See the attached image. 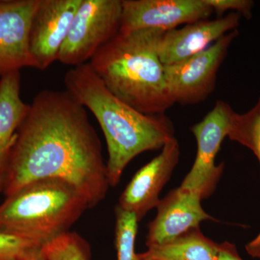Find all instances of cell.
Masks as SVG:
<instances>
[{"instance_id":"5bb4252c","label":"cell","mask_w":260,"mask_h":260,"mask_svg":"<svg viewBox=\"0 0 260 260\" xmlns=\"http://www.w3.org/2000/svg\"><path fill=\"white\" fill-rule=\"evenodd\" d=\"M20 70L0 76V172L4 170L16 133L28 115L30 105L20 98Z\"/></svg>"},{"instance_id":"8fae6325","label":"cell","mask_w":260,"mask_h":260,"mask_svg":"<svg viewBox=\"0 0 260 260\" xmlns=\"http://www.w3.org/2000/svg\"><path fill=\"white\" fill-rule=\"evenodd\" d=\"M201 195L179 186L160 200L158 213L148 225L146 246L160 245L191 229L200 227L203 220H215L202 208Z\"/></svg>"},{"instance_id":"3957f363","label":"cell","mask_w":260,"mask_h":260,"mask_svg":"<svg viewBox=\"0 0 260 260\" xmlns=\"http://www.w3.org/2000/svg\"><path fill=\"white\" fill-rule=\"evenodd\" d=\"M165 32H119L89 63L115 96L148 115L164 114L174 104L157 53V44Z\"/></svg>"},{"instance_id":"7a4b0ae2","label":"cell","mask_w":260,"mask_h":260,"mask_svg":"<svg viewBox=\"0 0 260 260\" xmlns=\"http://www.w3.org/2000/svg\"><path fill=\"white\" fill-rule=\"evenodd\" d=\"M66 90L96 118L107 140L109 186L119 184L133 159L143 152L159 150L175 138L172 121L165 114L148 115L115 96L89 63L68 70Z\"/></svg>"},{"instance_id":"277c9868","label":"cell","mask_w":260,"mask_h":260,"mask_svg":"<svg viewBox=\"0 0 260 260\" xmlns=\"http://www.w3.org/2000/svg\"><path fill=\"white\" fill-rule=\"evenodd\" d=\"M88 203L74 186L59 179L27 184L0 205V232L45 244L78 220Z\"/></svg>"},{"instance_id":"cb8c5ba5","label":"cell","mask_w":260,"mask_h":260,"mask_svg":"<svg viewBox=\"0 0 260 260\" xmlns=\"http://www.w3.org/2000/svg\"><path fill=\"white\" fill-rule=\"evenodd\" d=\"M138 260H139V259H138Z\"/></svg>"},{"instance_id":"2e32d148","label":"cell","mask_w":260,"mask_h":260,"mask_svg":"<svg viewBox=\"0 0 260 260\" xmlns=\"http://www.w3.org/2000/svg\"><path fill=\"white\" fill-rule=\"evenodd\" d=\"M228 138L251 150L260 164V97L247 112L233 113ZM245 249L251 257L260 259V232L246 244Z\"/></svg>"},{"instance_id":"9c48e42d","label":"cell","mask_w":260,"mask_h":260,"mask_svg":"<svg viewBox=\"0 0 260 260\" xmlns=\"http://www.w3.org/2000/svg\"><path fill=\"white\" fill-rule=\"evenodd\" d=\"M82 0H39L29 32V51L35 68L57 60Z\"/></svg>"},{"instance_id":"52a82bcc","label":"cell","mask_w":260,"mask_h":260,"mask_svg":"<svg viewBox=\"0 0 260 260\" xmlns=\"http://www.w3.org/2000/svg\"><path fill=\"white\" fill-rule=\"evenodd\" d=\"M234 112L226 102L217 101L204 119L191 128L198 145L196 158L180 186L198 191L203 200L213 194L223 173V162L216 165L215 158L229 134Z\"/></svg>"},{"instance_id":"8992f818","label":"cell","mask_w":260,"mask_h":260,"mask_svg":"<svg viewBox=\"0 0 260 260\" xmlns=\"http://www.w3.org/2000/svg\"><path fill=\"white\" fill-rule=\"evenodd\" d=\"M238 34L237 30L229 32L204 51L164 66L168 90L174 104H198L213 93L218 70Z\"/></svg>"},{"instance_id":"603a6c76","label":"cell","mask_w":260,"mask_h":260,"mask_svg":"<svg viewBox=\"0 0 260 260\" xmlns=\"http://www.w3.org/2000/svg\"><path fill=\"white\" fill-rule=\"evenodd\" d=\"M4 189V175L3 173L0 172V191H3Z\"/></svg>"},{"instance_id":"ac0fdd59","label":"cell","mask_w":260,"mask_h":260,"mask_svg":"<svg viewBox=\"0 0 260 260\" xmlns=\"http://www.w3.org/2000/svg\"><path fill=\"white\" fill-rule=\"evenodd\" d=\"M138 220L134 213L116 208V249L117 260H138L135 244Z\"/></svg>"},{"instance_id":"ba28073f","label":"cell","mask_w":260,"mask_h":260,"mask_svg":"<svg viewBox=\"0 0 260 260\" xmlns=\"http://www.w3.org/2000/svg\"><path fill=\"white\" fill-rule=\"evenodd\" d=\"M119 32L157 29L164 31L207 20L213 13L205 0H121Z\"/></svg>"},{"instance_id":"6da1fadb","label":"cell","mask_w":260,"mask_h":260,"mask_svg":"<svg viewBox=\"0 0 260 260\" xmlns=\"http://www.w3.org/2000/svg\"><path fill=\"white\" fill-rule=\"evenodd\" d=\"M3 175L6 197L34 181L59 179L74 186L89 208L105 198L109 186L100 139L85 108L67 90L34 97Z\"/></svg>"},{"instance_id":"44dd1931","label":"cell","mask_w":260,"mask_h":260,"mask_svg":"<svg viewBox=\"0 0 260 260\" xmlns=\"http://www.w3.org/2000/svg\"><path fill=\"white\" fill-rule=\"evenodd\" d=\"M217 260H244L239 255L235 244L229 242L220 244V251Z\"/></svg>"},{"instance_id":"ffe728a7","label":"cell","mask_w":260,"mask_h":260,"mask_svg":"<svg viewBox=\"0 0 260 260\" xmlns=\"http://www.w3.org/2000/svg\"><path fill=\"white\" fill-rule=\"evenodd\" d=\"M213 12L218 15V18L223 17L226 11L232 10L249 20L251 18L254 2L250 0H205Z\"/></svg>"},{"instance_id":"7c38bea8","label":"cell","mask_w":260,"mask_h":260,"mask_svg":"<svg viewBox=\"0 0 260 260\" xmlns=\"http://www.w3.org/2000/svg\"><path fill=\"white\" fill-rule=\"evenodd\" d=\"M242 15L229 13L215 20H203L164 32L157 44L164 66L176 64L208 49L220 38L237 30Z\"/></svg>"},{"instance_id":"30bf717a","label":"cell","mask_w":260,"mask_h":260,"mask_svg":"<svg viewBox=\"0 0 260 260\" xmlns=\"http://www.w3.org/2000/svg\"><path fill=\"white\" fill-rule=\"evenodd\" d=\"M180 157L179 142H168L161 153L135 174L121 194L117 205L121 210L134 213L138 221L154 208L160 200L159 195L172 177Z\"/></svg>"},{"instance_id":"7402d4cb","label":"cell","mask_w":260,"mask_h":260,"mask_svg":"<svg viewBox=\"0 0 260 260\" xmlns=\"http://www.w3.org/2000/svg\"><path fill=\"white\" fill-rule=\"evenodd\" d=\"M21 260H47L44 257L43 254L42 249L40 248L34 249L30 251L29 254H27L25 257H23Z\"/></svg>"},{"instance_id":"5b68a950","label":"cell","mask_w":260,"mask_h":260,"mask_svg":"<svg viewBox=\"0 0 260 260\" xmlns=\"http://www.w3.org/2000/svg\"><path fill=\"white\" fill-rule=\"evenodd\" d=\"M121 13V0H82L57 60L73 67L90 60L119 32Z\"/></svg>"},{"instance_id":"d6986e66","label":"cell","mask_w":260,"mask_h":260,"mask_svg":"<svg viewBox=\"0 0 260 260\" xmlns=\"http://www.w3.org/2000/svg\"><path fill=\"white\" fill-rule=\"evenodd\" d=\"M40 247L42 245L34 241L0 232V260H21Z\"/></svg>"},{"instance_id":"e0dca14e","label":"cell","mask_w":260,"mask_h":260,"mask_svg":"<svg viewBox=\"0 0 260 260\" xmlns=\"http://www.w3.org/2000/svg\"><path fill=\"white\" fill-rule=\"evenodd\" d=\"M47 260H90L86 242L75 233L67 232L43 244L41 247Z\"/></svg>"},{"instance_id":"9a60e30c","label":"cell","mask_w":260,"mask_h":260,"mask_svg":"<svg viewBox=\"0 0 260 260\" xmlns=\"http://www.w3.org/2000/svg\"><path fill=\"white\" fill-rule=\"evenodd\" d=\"M220 244L205 237L200 227L188 231L172 241L150 246L138 254L139 260H217Z\"/></svg>"},{"instance_id":"4fadbf2b","label":"cell","mask_w":260,"mask_h":260,"mask_svg":"<svg viewBox=\"0 0 260 260\" xmlns=\"http://www.w3.org/2000/svg\"><path fill=\"white\" fill-rule=\"evenodd\" d=\"M39 1L0 0V76L23 68H35L28 39Z\"/></svg>"}]
</instances>
